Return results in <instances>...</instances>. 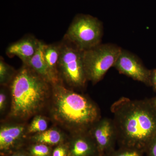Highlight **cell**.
<instances>
[{"instance_id":"6da1fadb","label":"cell","mask_w":156,"mask_h":156,"mask_svg":"<svg viewBox=\"0 0 156 156\" xmlns=\"http://www.w3.org/2000/svg\"><path fill=\"white\" fill-rule=\"evenodd\" d=\"M111 111L119 147L145 153L156 136V109L150 98L122 97L112 105Z\"/></svg>"},{"instance_id":"7a4b0ae2","label":"cell","mask_w":156,"mask_h":156,"mask_svg":"<svg viewBox=\"0 0 156 156\" xmlns=\"http://www.w3.org/2000/svg\"><path fill=\"white\" fill-rule=\"evenodd\" d=\"M53 87L55 116L77 133L89 131L101 119L99 108L84 95L66 89L60 83Z\"/></svg>"},{"instance_id":"3957f363","label":"cell","mask_w":156,"mask_h":156,"mask_svg":"<svg viewBox=\"0 0 156 156\" xmlns=\"http://www.w3.org/2000/svg\"><path fill=\"white\" fill-rule=\"evenodd\" d=\"M49 85L27 65L23 64L11 82V115L23 119L37 112L44 104Z\"/></svg>"},{"instance_id":"277c9868","label":"cell","mask_w":156,"mask_h":156,"mask_svg":"<svg viewBox=\"0 0 156 156\" xmlns=\"http://www.w3.org/2000/svg\"><path fill=\"white\" fill-rule=\"evenodd\" d=\"M59 78L71 87H85L88 81L84 67L83 51L64 38L60 42L58 63Z\"/></svg>"},{"instance_id":"5b68a950","label":"cell","mask_w":156,"mask_h":156,"mask_svg":"<svg viewBox=\"0 0 156 156\" xmlns=\"http://www.w3.org/2000/svg\"><path fill=\"white\" fill-rule=\"evenodd\" d=\"M103 34V25L97 18L79 14L73 20L64 38L85 51L101 44Z\"/></svg>"},{"instance_id":"8992f818","label":"cell","mask_w":156,"mask_h":156,"mask_svg":"<svg viewBox=\"0 0 156 156\" xmlns=\"http://www.w3.org/2000/svg\"><path fill=\"white\" fill-rule=\"evenodd\" d=\"M122 48L112 44H101L83 51L84 67L88 81L96 84L114 66Z\"/></svg>"},{"instance_id":"52a82bcc","label":"cell","mask_w":156,"mask_h":156,"mask_svg":"<svg viewBox=\"0 0 156 156\" xmlns=\"http://www.w3.org/2000/svg\"><path fill=\"white\" fill-rule=\"evenodd\" d=\"M114 67L120 73L151 87V70L131 52L122 49Z\"/></svg>"},{"instance_id":"ba28073f","label":"cell","mask_w":156,"mask_h":156,"mask_svg":"<svg viewBox=\"0 0 156 156\" xmlns=\"http://www.w3.org/2000/svg\"><path fill=\"white\" fill-rule=\"evenodd\" d=\"M89 132L96 144L100 156L107 155L115 150L117 136L112 119L101 118L91 127Z\"/></svg>"},{"instance_id":"9c48e42d","label":"cell","mask_w":156,"mask_h":156,"mask_svg":"<svg viewBox=\"0 0 156 156\" xmlns=\"http://www.w3.org/2000/svg\"><path fill=\"white\" fill-rule=\"evenodd\" d=\"M39 41L40 40L34 36H26L9 45L6 49V54L10 57L17 56L23 64H27L36 52Z\"/></svg>"},{"instance_id":"30bf717a","label":"cell","mask_w":156,"mask_h":156,"mask_svg":"<svg viewBox=\"0 0 156 156\" xmlns=\"http://www.w3.org/2000/svg\"><path fill=\"white\" fill-rule=\"evenodd\" d=\"M77 134L78 136L73 141L71 156H100L96 144L89 131Z\"/></svg>"},{"instance_id":"8fae6325","label":"cell","mask_w":156,"mask_h":156,"mask_svg":"<svg viewBox=\"0 0 156 156\" xmlns=\"http://www.w3.org/2000/svg\"><path fill=\"white\" fill-rule=\"evenodd\" d=\"M60 52V42L46 44L44 49L45 63L53 80V85L60 83L58 63ZM52 85V86H53Z\"/></svg>"},{"instance_id":"7c38bea8","label":"cell","mask_w":156,"mask_h":156,"mask_svg":"<svg viewBox=\"0 0 156 156\" xmlns=\"http://www.w3.org/2000/svg\"><path fill=\"white\" fill-rule=\"evenodd\" d=\"M45 45L44 42L40 41L36 52L28 63L25 65H27L38 74L53 85V80L44 58V49Z\"/></svg>"},{"instance_id":"4fadbf2b","label":"cell","mask_w":156,"mask_h":156,"mask_svg":"<svg viewBox=\"0 0 156 156\" xmlns=\"http://www.w3.org/2000/svg\"><path fill=\"white\" fill-rule=\"evenodd\" d=\"M22 126H7L1 128L0 131V148L7 150L12 146L23 133Z\"/></svg>"},{"instance_id":"5bb4252c","label":"cell","mask_w":156,"mask_h":156,"mask_svg":"<svg viewBox=\"0 0 156 156\" xmlns=\"http://www.w3.org/2000/svg\"><path fill=\"white\" fill-rule=\"evenodd\" d=\"M62 136L58 131L51 129L39 133L35 136L34 139L41 143L56 144L60 142Z\"/></svg>"},{"instance_id":"9a60e30c","label":"cell","mask_w":156,"mask_h":156,"mask_svg":"<svg viewBox=\"0 0 156 156\" xmlns=\"http://www.w3.org/2000/svg\"><path fill=\"white\" fill-rule=\"evenodd\" d=\"M16 73L13 67L4 61L1 56L0 59V82L2 85H5L9 82H12Z\"/></svg>"},{"instance_id":"2e32d148","label":"cell","mask_w":156,"mask_h":156,"mask_svg":"<svg viewBox=\"0 0 156 156\" xmlns=\"http://www.w3.org/2000/svg\"><path fill=\"white\" fill-rule=\"evenodd\" d=\"M48 123L46 120L41 116H37L34 119L28 129L30 133L43 132L47 130Z\"/></svg>"},{"instance_id":"e0dca14e","label":"cell","mask_w":156,"mask_h":156,"mask_svg":"<svg viewBox=\"0 0 156 156\" xmlns=\"http://www.w3.org/2000/svg\"><path fill=\"white\" fill-rule=\"evenodd\" d=\"M144 154L140 151L128 147H119L117 150L104 156H142Z\"/></svg>"},{"instance_id":"ac0fdd59","label":"cell","mask_w":156,"mask_h":156,"mask_svg":"<svg viewBox=\"0 0 156 156\" xmlns=\"http://www.w3.org/2000/svg\"><path fill=\"white\" fill-rule=\"evenodd\" d=\"M31 152L34 156H47L49 153V149L44 144H40L33 147Z\"/></svg>"},{"instance_id":"d6986e66","label":"cell","mask_w":156,"mask_h":156,"mask_svg":"<svg viewBox=\"0 0 156 156\" xmlns=\"http://www.w3.org/2000/svg\"><path fill=\"white\" fill-rule=\"evenodd\" d=\"M145 154L146 156H156V136L149 146Z\"/></svg>"},{"instance_id":"ffe728a7","label":"cell","mask_w":156,"mask_h":156,"mask_svg":"<svg viewBox=\"0 0 156 156\" xmlns=\"http://www.w3.org/2000/svg\"><path fill=\"white\" fill-rule=\"evenodd\" d=\"M151 87L156 92V69L151 70Z\"/></svg>"},{"instance_id":"44dd1931","label":"cell","mask_w":156,"mask_h":156,"mask_svg":"<svg viewBox=\"0 0 156 156\" xmlns=\"http://www.w3.org/2000/svg\"><path fill=\"white\" fill-rule=\"evenodd\" d=\"M66 152L65 149L62 147L56 148L53 151V156H66Z\"/></svg>"},{"instance_id":"7402d4cb","label":"cell","mask_w":156,"mask_h":156,"mask_svg":"<svg viewBox=\"0 0 156 156\" xmlns=\"http://www.w3.org/2000/svg\"><path fill=\"white\" fill-rule=\"evenodd\" d=\"M6 101V96L5 93L3 92H1L0 94V109L2 110L5 107Z\"/></svg>"},{"instance_id":"603a6c76","label":"cell","mask_w":156,"mask_h":156,"mask_svg":"<svg viewBox=\"0 0 156 156\" xmlns=\"http://www.w3.org/2000/svg\"><path fill=\"white\" fill-rule=\"evenodd\" d=\"M150 100L152 104L153 105H154V107L156 109V97L150 98Z\"/></svg>"},{"instance_id":"cb8c5ba5","label":"cell","mask_w":156,"mask_h":156,"mask_svg":"<svg viewBox=\"0 0 156 156\" xmlns=\"http://www.w3.org/2000/svg\"><path fill=\"white\" fill-rule=\"evenodd\" d=\"M11 156H25L24 155H14Z\"/></svg>"},{"instance_id":"d4e9b609","label":"cell","mask_w":156,"mask_h":156,"mask_svg":"<svg viewBox=\"0 0 156 156\" xmlns=\"http://www.w3.org/2000/svg\"></svg>"}]
</instances>
